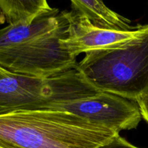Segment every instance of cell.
I'll return each instance as SVG.
<instances>
[{
  "mask_svg": "<svg viewBox=\"0 0 148 148\" xmlns=\"http://www.w3.org/2000/svg\"><path fill=\"white\" fill-rule=\"evenodd\" d=\"M68 12L51 8L31 23L0 30V66L10 72L47 78L75 69L77 57L62 48L67 36Z\"/></svg>",
  "mask_w": 148,
  "mask_h": 148,
  "instance_id": "6da1fadb",
  "label": "cell"
},
{
  "mask_svg": "<svg viewBox=\"0 0 148 148\" xmlns=\"http://www.w3.org/2000/svg\"><path fill=\"white\" fill-rule=\"evenodd\" d=\"M118 134L61 110L0 114V146L6 148H97Z\"/></svg>",
  "mask_w": 148,
  "mask_h": 148,
  "instance_id": "7a4b0ae2",
  "label": "cell"
},
{
  "mask_svg": "<svg viewBox=\"0 0 148 148\" xmlns=\"http://www.w3.org/2000/svg\"><path fill=\"white\" fill-rule=\"evenodd\" d=\"M76 69L98 90L137 101L148 92V24L124 46L85 53Z\"/></svg>",
  "mask_w": 148,
  "mask_h": 148,
  "instance_id": "3957f363",
  "label": "cell"
},
{
  "mask_svg": "<svg viewBox=\"0 0 148 148\" xmlns=\"http://www.w3.org/2000/svg\"><path fill=\"white\" fill-rule=\"evenodd\" d=\"M100 92L84 79L76 68L47 78L8 71L0 78V114L44 108L56 103L94 96Z\"/></svg>",
  "mask_w": 148,
  "mask_h": 148,
  "instance_id": "277c9868",
  "label": "cell"
},
{
  "mask_svg": "<svg viewBox=\"0 0 148 148\" xmlns=\"http://www.w3.org/2000/svg\"><path fill=\"white\" fill-rule=\"evenodd\" d=\"M44 108L72 113L119 134L122 130L136 129L143 118L137 101L103 91L94 96L56 103Z\"/></svg>",
  "mask_w": 148,
  "mask_h": 148,
  "instance_id": "5b68a950",
  "label": "cell"
},
{
  "mask_svg": "<svg viewBox=\"0 0 148 148\" xmlns=\"http://www.w3.org/2000/svg\"><path fill=\"white\" fill-rule=\"evenodd\" d=\"M68 18L67 36L60 40V44L75 57L80 53L124 46L139 37L146 27V25H138L128 30L102 28L74 10L68 12Z\"/></svg>",
  "mask_w": 148,
  "mask_h": 148,
  "instance_id": "8992f818",
  "label": "cell"
},
{
  "mask_svg": "<svg viewBox=\"0 0 148 148\" xmlns=\"http://www.w3.org/2000/svg\"><path fill=\"white\" fill-rule=\"evenodd\" d=\"M74 10L102 28L132 30L131 21L108 8L103 0H70Z\"/></svg>",
  "mask_w": 148,
  "mask_h": 148,
  "instance_id": "52a82bcc",
  "label": "cell"
},
{
  "mask_svg": "<svg viewBox=\"0 0 148 148\" xmlns=\"http://www.w3.org/2000/svg\"><path fill=\"white\" fill-rule=\"evenodd\" d=\"M51 8L47 0H0V13L9 25L31 23Z\"/></svg>",
  "mask_w": 148,
  "mask_h": 148,
  "instance_id": "ba28073f",
  "label": "cell"
},
{
  "mask_svg": "<svg viewBox=\"0 0 148 148\" xmlns=\"http://www.w3.org/2000/svg\"><path fill=\"white\" fill-rule=\"evenodd\" d=\"M97 148H139L129 143L119 134Z\"/></svg>",
  "mask_w": 148,
  "mask_h": 148,
  "instance_id": "9c48e42d",
  "label": "cell"
},
{
  "mask_svg": "<svg viewBox=\"0 0 148 148\" xmlns=\"http://www.w3.org/2000/svg\"><path fill=\"white\" fill-rule=\"evenodd\" d=\"M142 117L148 123V92L137 101Z\"/></svg>",
  "mask_w": 148,
  "mask_h": 148,
  "instance_id": "30bf717a",
  "label": "cell"
},
{
  "mask_svg": "<svg viewBox=\"0 0 148 148\" xmlns=\"http://www.w3.org/2000/svg\"><path fill=\"white\" fill-rule=\"evenodd\" d=\"M7 72H8V71L6 70V69H4V68H2L0 66V78L4 76L5 74H7Z\"/></svg>",
  "mask_w": 148,
  "mask_h": 148,
  "instance_id": "8fae6325",
  "label": "cell"
},
{
  "mask_svg": "<svg viewBox=\"0 0 148 148\" xmlns=\"http://www.w3.org/2000/svg\"><path fill=\"white\" fill-rule=\"evenodd\" d=\"M0 148H6V147H2V146H0Z\"/></svg>",
  "mask_w": 148,
  "mask_h": 148,
  "instance_id": "7c38bea8",
  "label": "cell"
}]
</instances>
